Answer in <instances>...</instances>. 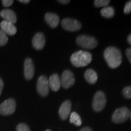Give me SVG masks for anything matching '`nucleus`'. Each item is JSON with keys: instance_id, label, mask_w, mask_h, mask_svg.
Segmentation results:
<instances>
[{"instance_id": "nucleus-1", "label": "nucleus", "mask_w": 131, "mask_h": 131, "mask_svg": "<svg viewBox=\"0 0 131 131\" xmlns=\"http://www.w3.org/2000/svg\"><path fill=\"white\" fill-rule=\"evenodd\" d=\"M104 57L106 63L111 68L119 67L122 62V53L115 47H109L104 52Z\"/></svg>"}, {"instance_id": "nucleus-2", "label": "nucleus", "mask_w": 131, "mask_h": 131, "mask_svg": "<svg viewBox=\"0 0 131 131\" xmlns=\"http://www.w3.org/2000/svg\"><path fill=\"white\" fill-rule=\"evenodd\" d=\"M92 60V57L91 53L79 50L73 53L70 57V62L75 67L81 68L88 66Z\"/></svg>"}, {"instance_id": "nucleus-3", "label": "nucleus", "mask_w": 131, "mask_h": 131, "mask_svg": "<svg viewBox=\"0 0 131 131\" xmlns=\"http://www.w3.org/2000/svg\"><path fill=\"white\" fill-rule=\"evenodd\" d=\"M77 42L81 47L88 49L95 48L98 45L96 39L89 35H81L78 36L77 38Z\"/></svg>"}, {"instance_id": "nucleus-4", "label": "nucleus", "mask_w": 131, "mask_h": 131, "mask_svg": "<svg viewBox=\"0 0 131 131\" xmlns=\"http://www.w3.org/2000/svg\"><path fill=\"white\" fill-rule=\"evenodd\" d=\"M130 111L126 107H119L116 109L112 115V121L115 123H123L125 122L129 117Z\"/></svg>"}, {"instance_id": "nucleus-5", "label": "nucleus", "mask_w": 131, "mask_h": 131, "mask_svg": "<svg viewBox=\"0 0 131 131\" xmlns=\"http://www.w3.org/2000/svg\"><path fill=\"white\" fill-rule=\"evenodd\" d=\"M106 104L105 94L102 91L96 92L93 99L92 107L96 112H100L104 109Z\"/></svg>"}, {"instance_id": "nucleus-6", "label": "nucleus", "mask_w": 131, "mask_h": 131, "mask_svg": "<svg viewBox=\"0 0 131 131\" xmlns=\"http://www.w3.org/2000/svg\"><path fill=\"white\" fill-rule=\"evenodd\" d=\"M16 109V101L13 98L6 100L0 104V114L10 115L14 114Z\"/></svg>"}, {"instance_id": "nucleus-7", "label": "nucleus", "mask_w": 131, "mask_h": 131, "mask_svg": "<svg viewBox=\"0 0 131 131\" xmlns=\"http://www.w3.org/2000/svg\"><path fill=\"white\" fill-rule=\"evenodd\" d=\"M37 89L38 92L41 96H46L49 94V80L45 75H41L38 79Z\"/></svg>"}, {"instance_id": "nucleus-8", "label": "nucleus", "mask_w": 131, "mask_h": 131, "mask_svg": "<svg viewBox=\"0 0 131 131\" xmlns=\"http://www.w3.org/2000/svg\"><path fill=\"white\" fill-rule=\"evenodd\" d=\"M61 26L66 30L75 32L81 28V24L80 21L72 18H64L61 21Z\"/></svg>"}, {"instance_id": "nucleus-9", "label": "nucleus", "mask_w": 131, "mask_h": 131, "mask_svg": "<svg viewBox=\"0 0 131 131\" xmlns=\"http://www.w3.org/2000/svg\"><path fill=\"white\" fill-rule=\"evenodd\" d=\"M75 82V77L72 72L69 70H64L61 75V78L62 87L64 89H69L73 85H74Z\"/></svg>"}, {"instance_id": "nucleus-10", "label": "nucleus", "mask_w": 131, "mask_h": 131, "mask_svg": "<svg viewBox=\"0 0 131 131\" xmlns=\"http://www.w3.org/2000/svg\"><path fill=\"white\" fill-rule=\"evenodd\" d=\"M24 73L26 79L30 80L34 77L35 73V66L34 62L30 58H27L24 61Z\"/></svg>"}, {"instance_id": "nucleus-11", "label": "nucleus", "mask_w": 131, "mask_h": 131, "mask_svg": "<svg viewBox=\"0 0 131 131\" xmlns=\"http://www.w3.org/2000/svg\"><path fill=\"white\" fill-rule=\"evenodd\" d=\"M46 44V39L44 34L41 32L37 33L32 39L33 47L37 50H41Z\"/></svg>"}, {"instance_id": "nucleus-12", "label": "nucleus", "mask_w": 131, "mask_h": 131, "mask_svg": "<svg viewBox=\"0 0 131 131\" xmlns=\"http://www.w3.org/2000/svg\"><path fill=\"white\" fill-rule=\"evenodd\" d=\"M0 27H1V30L6 35L13 36L15 35L16 32H17V29H16V26L14 25V24L6 20L1 21V24H0Z\"/></svg>"}, {"instance_id": "nucleus-13", "label": "nucleus", "mask_w": 131, "mask_h": 131, "mask_svg": "<svg viewBox=\"0 0 131 131\" xmlns=\"http://www.w3.org/2000/svg\"><path fill=\"white\" fill-rule=\"evenodd\" d=\"M71 101L70 100H66L63 103L59 109V115L62 119L65 120L68 118L70 113L71 110Z\"/></svg>"}, {"instance_id": "nucleus-14", "label": "nucleus", "mask_w": 131, "mask_h": 131, "mask_svg": "<svg viewBox=\"0 0 131 131\" xmlns=\"http://www.w3.org/2000/svg\"><path fill=\"white\" fill-rule=\"evenodd\" d=\"M49 87L53 91L57 92L60 90L61 86V79L57 73H53L50 77L49 80Z\"/></svg>"}, {"instance_id": "nucleus-15", "label": "nucleus", "mask_w": 131, "mask_h": 131, "mask_svg": "<svg viewBox=\"0 0 131 131\" xmlns=\"http://www.w3.org/2000/svg\"><path fill=\"white\" fill-rule=\"evenodd\" d=\"M45 19L46 22L52 28H56L60 23V18L57 14L53 13L48 12L46 14Z\"/></svg>"}, {"instance_id": "nucleus-16", "label": "nucleus", "mask_w": 131, "mask_h": 131, "mask_svg": "<svg viewBox=\"0 0 131 131\" xmlns=\"http://www.w3.org/2000/svg\"><path fill=\"white\" fill-rule=\"evenodd\" d=\"M0 16L4 19V20L9 21L13 24L16 23L17 21L16 14L12 10L6 9L0 12Z\"/></svg>"}, {"instance_id": "nucleus-17", "label": "nucleus", "mask_w": 131, "mask_h": 131, "mask_svg": "<svg viewBox=\"0 0 131 131\" xmlns=\"http://www.w3.org/2000/svg\"><path fill=\"white\" fill-rule=\"evenodd\" d=\"M84 77L86 81L90 84H94L96 83L98 80L97 73L95 70L92 69H88L85 72Z\"/></svg>"}, {"instance_id": "nucleus-18", "label": "nucleus", "mask_w": 131, "mask_h": 131, "mask_svg": "<svg viewBox=\"0 0 131 131\" xmlns=\"http://www.w3.org/2000/svg\"><path fill=\"white\" fill-rule=\"evenodd\" d=\"M115 12L114 9L111 6H107V7H103L101 10V15L102 16L107 18H111L114 16Z\"/></svg>"}, {"instance_id": "nucleus-19", "label": "nucleus", "mask_w": 131, "mask_h": 131, "mask_svg": "<svg viewBox=\"0 0 131 131\" xmlns=\"http://www.w3.org/2000/svg\"><path fill=\"white\" fill-rule=\"evenodd\" d=\"M70 122L75 125L80 126L81 125L82 121L80 115L77 113L75 112H73L70 114Z\"/></svg>"}, {"instance_id": "nucleus-20", "label": "nucleus", "mask_w": 131, "mask_h": 131, "mask_svg": "<svg viewBox=\"0 0 131 131\" xmlns=\"http://www.w3.org/2000/svg\"><path fill=\"white\" fill-rule=\"evenodd\" d=\"M8 42V37L3 31L0 29V46L6 45Z\"/></svg>"}, {"instance_id": "nucleus-21", "label": "nucleus", "mask_w": 131, "mask_h": 131, "mask_svg": "<svg viewBox=\"0 0 131 131\" xmlns=\"http://www.w3.org/2000/svg\"><path fill=\"white\" fill-rule=\"evenodd\" d=\"M110 1L109 0H95L94 1V6L96 7H107Z\"/></svg>"}, {"instance_id": "nucleus-22", "label": "nucleus", "mask_w": 131, "mask_h": 131, "mask_svg": "<svg viewBox=\"0 0 131 131\" xmlns=\"http://www.w3.org/2000/svg\"><path fill=\"white\" fill-rule=\"evenodd\" d=\"M123 94L124 97L127 99H130L131 98V86H126L123 90Z\"/></svg>"}, {"instance_id": "nucleus-23", "label": "nucleus", "mask_w": 131, "mask_h": 131, "mask_svg": "<svg viewBox=\"0 0 131 131\" xmlns=\"http://www.w3.org/2000/svg\"><path fill=\"white\" fill-rule=\"evenodd\" d=\"M16 131H30V130L27 124L20 123L16 126Z\"/></svg>"}, {"instance_id": "nucleus-24", "label": "nucleus", "mask_w": 131, "mask_h": 131, "mask_svg": "<svg viewBox=\"0 0 131 131\" xmlns=\"http://www.w3.org/2000/svg\"><path fill=\"white\" fill-rule=\"evenodd\" d=\"M131 12V1H129L126 3L124 7V13L125 14H129Z\"/></svg>"}, {"instance_id": "nucleus-25", "label": "nucleus", "mask_w": 131, "mask_h": 131, "mask_svg": "<svg viewBox=\"0 0 131 131\" xmlns=\"http://www.w3.org/2000/svg\"><path fill=\"white\" fill-rule=\"evenodd\" d=\"M2 3L4 7H10L13 4L14 1L13 0H3Z\"/></svg>"}, {"instance_id": "nucleus-26", "label": "nucleus", "mask_w": 131, "mask_h": 131, "mask_svg": "<svg viewBox=\"0 0 131 131\" xmlns=\"http://www.w3.org/2000/svg\"><path fill=\"white\" fill-rule=\"evenodd\" d=\"M126 55L131 64V48H128L126 50Z\"/></svg>"}, {"instance_id": "nucleus-27", "label": "nucleus", "mask_w": 131, "mask_h": 131, "mask_svg": "<svg viewBox=\"0 0 131 131\" xmlns=\"http://www.w3.org/2000/svg\"><path fill=\"white\" fill-rule=\"evenodd\" d=\"M3 88H4V83H3L2 79L0 78V96H1V93H2Z\"/></svg>"}, {"instance_id": "nucleus-28", "label": "nucleus", "mask_w": 131, "mask_h": 131, "mask_svg": "<svg viewBox=\"0 0 131 131\" xmlns=\"http://www.w3.org/2000/svg\"><path fill=\"white\" fill-rule=\"evenodd\" d=\"M60 3H61V4H68L69 3H70V1L69 0H60V1H58Z\"/></svg>"}, {"instance_id": "nucleus-29", "label": "nucleus", "mask_w": 131, "mask_h": 131, "mask_svg": "<svg viewBox=\"0 0 131 131\" xmlns=\"http://www.w3.org/2000/svg\"><path fill=\"white\" fill-rule=\"evenodd\" d=\"M80 131H92V129L90 128V127H85L84 128L81 129Z\"/></svg>"}, {"instance_id": "nucleus-30", "label": "nucleus", "mask_w": 131, "mask_h": 131, "mask_svg": "<svg viewBox=\"0 0 131 131\" xmlns=\"http://www.w3.org/2000/svg\"><path fill=\"white\" fill-rule=\"evenodd\" d=\"M19 2L24 3V4H27V3H30V0H19Z\"/></svg>"}, {"instance_id": "nucleus-31", "label": "nucleus", "mask_w": 131, "mask_h": 131, "mask_svg": "<svg viewBox=\"0 0 131 131\" xmlns=\"http://www.w3.org/2000/svg\"><path fill=\"white\" fill-rule=\"evenodd\" d=\"M127 42H128V43L131 46V34L128 36V37H127Z\"/></svg>"}, {"instance_id": "nucleus-32", "label": "nucleus", "mask_w": 131, "mask_h": 131, "mask_svg": "<svg viewBox=\"0 0 131 131\" xmlns=\"http://www.w3.org/2000/svg\"><path fill=\"white\" fill-rule=\"evenodd\" d=\"M129 117H130L131 119V111H130V114H129Z\"/></svg>"}, {"instance_id": "nucleus-33", "label": "nucleus", "mask_w": 131, "mask_h": 131, "mask_svg": "<svg viewBox=\"0 0 131 131\" xmlns=\"http://www.w3.org/2000/svg\"><path fill=\"white\" fill-rule=\"evenodd\" d=\"M46 131H52V130H49V129H47V130H46Z\"/></svg>"}]
</instances>
